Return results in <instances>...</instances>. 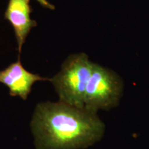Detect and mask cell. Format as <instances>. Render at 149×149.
I'll return each mask as SVG.
<instances>
[{
    "label": "cell",
    "mask_w": 149,
    "mask_h": 149,
    "mask_svg": "<svg viewBox=\"0 0 149 149\" xmlns=\"http://www.w3.org/2000/svg\"><path fill=\"white\" fill-rule=\"evenodd\" d=\"M31 128L36 149H85L102 140L106 124L84 107L44 102L35 107Z\"/></svg>",
    "instance_id": "cell-1"
},
{
    "label": "cell",
    "mask_w": 149,
    "mask_h": 149,
    "mask_svg": "<svg viewBox=\"0 0 149 149\" xmlns=\"http://www.w3.org/2000/svg\"><path fill=\"white\" fill-rule=\"evenodd\" d=\"M94 63L88 55L72 54L63 62L61 69L50 78L59 101L77 107H84L86 88Z\"/></svg>",
    "instance_id": "cell-2"
},
{
    "label": "cell",
    "mask_w": 149,
    "mask_h": 149,
    "mask_svg": "<svg viewBox=\"0 0 149 149\" xmlns=\"http://www.w3.org/2000/svg\"><path fill=\"white\" fill-rule=\"evenodd\" d=\"M124 83L117 72L94 63L86 88L84 108L97 113L116 108L122 100Z\"/></svg>",
    "instance_id": "cell-3"
},
{
    "label": "cell",
    "mask_w": 149,
    "mask_h": 149,
    "mask_svg": "<svg viewBox=\"0 0 149 149\" xmlns=\"http://www.w3.org/2000/svg\"><path fill=\"white\" fill-rule=\"evenodd\" d=\"M39 81H50V78L29 72L24 68L19 59L0 70V84L8 88L11 96L19 97L24 100L28 98L33 84Z\"/></svg>",
    "instance_id": "cell-4"
},
{
    "label": "cell",
    "mask_w": 149,
    "mask_h": 149,
    "mask_svg": "<svg viewBox=\"0 0 149 149\" xmlns=\"http://www.w3.org/2000/svg\"><path fill=\"white\" fill-rule=\"evenodd\" d=\"M29 1L30 0H9L4 13L5 19L13 28L19 53L31 30L37 25L36 21L31 18L32 8Z\"/></svg>",
    "instance_id": "cell-5"
},
{
    "label": "cell",
    "mask_w": 149,
    "mask_h": 149,
    "mask_svg": "<svg viewBox=\"0 0 149 149\" xmlns=\"http://www.w3.org/2000/svg\"><path fill=\"white\" fill-rule=\"evenodd\" d=\"M35 1H37L42 6L44 7V8L51 9V10H54L55 8V6L50 3L49 1H48L47 0H35Z\"/></svg>",
    "instance_id": "cell-6"
}]
</instances>
